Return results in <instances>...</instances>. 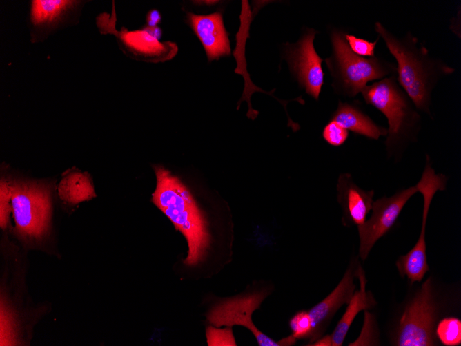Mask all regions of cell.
<instances>
[{"label": "cell", "instance_id": "cell-1", "mask_svg": "<svg viewBox=\"0 0 461 346\" xmlns=\"http://www.w3.org/2000/svg\"><path fill=\"white\" fill-rule=\"evenodd\" d=\"M374 30L396 60V79L417 109L431 119L432 93L442 79L452 75L455 68L430 53L410 30L398 35L380 21Z\"/></svg>", "mask_w": 461, "mask_h": 346}, {"label": "cell", "instance_id": "cell-2", "mask_svg": "<svg viewBox=\"0 0 461 346\" xmlns=\"http://www.w3.org/2000/svg\"><path fill=\"white\" fill-rule=\"evenodd\" d=\"M153 168L157 184L152 202L186 238L188 249L184 264L197 266L206 262L213 246L206 213L177 176L161 165H154Z\"/></svg>", "mask_w": 461, "mask_h": 346}, {"label": "cell", "instance_id": "cell-3", "mask_svg": "<svg viewBox=\"0 0 461 346\" xmlns=\"http://www.w3.org/2000/svg\"><path fill=\"white\" fill-rule=\"evenodd\" d=\"M366 104L387 119L384 142L386 157L398 163L407 149L418 140L422 129L421 113L391 75L367 85L360 93Z\"/></svg>", "mask_w": 461, "mask_h": 346}, {"label": "cell", "instance_id": "cell-4", "mask_svg": "<svg viewBox=\"0 0 461 346\" xmlns=\"http://www.w3.org/2000/svg\"><path fill=\"white\" fill-rule=\"evenodd\" d=\"M346 32L333 29L330 33L332 55L325 59L335 90L354 97L369 81L396 75V64L382 57H364L353 53L345 39Z\"/></svg>", "mask_w": 461, "mask_h": 346}, {"label": "cell", "instance_id": "cell-5", "mask_svg": "<svg viewBox=\"0 0 461 346\" xmlns=\"http://www.w3.org/2000/svg\"><path fill=\"white\" fill-rule=\"evenodd\" d=\"M11 205L16 236L37 245L48 236L51 227L50 184L43 180L11 179Z\"/></svg>", "mask_w": 461, "mask_h": 346}, {"label": "cell", "instance_id": "cell-6", "mask_svg": "<svg viewBox=\"0 0 461 346\" xmlns=\"http://www.w3.org/2000/svg\"><path fill=\"white\" fill-rule=\"evenodd\" d=\"M247 289L233 296L215 298L206 314L207 322L217 327L243 326L251 331L259 346H281L279 340L260 331L252 320L253 313L275 291L274 282L261 280L254 282Z\"/></svg>", "mask_w": 461, "mask_h": 346}, {"label": "cell", "instance_id": "cell-7", "mask_svg": "<svg viewBox=\"0 0 461 346\" xmlns=\"http://www.w3.org/2000/svg\"><path fill=\"white\" fill-rule=\"evenodd\" d=\"M438 305L435 300L431 279L428 278L406 307L401 316L395 345H436L435 326Z\"/></svg>", "mask_w": 461, "mask_h": 346}, {"label": "cell", "instance_id": "cell-8", "mask_svg": "<svg viewBox=\"0 0 461 346\" xmlns=\"http://www.w3.org/2000/svg\"><path fill=\"white\" fill-rule=\"evenodd\" d=\"M448 177L442 173H436L431 165L430 157L426 155V163L422 176L416 184L418 192L424 199L422 221L420 236L414 247L406 255L401 256L396 262L402 277L405 276L411 282H420L429 270L426 260L425 232L428 213L432 200L438 191L446 189Z\"/></svg>", "mask_w": 461, "mask_h": 346}, {"label": "cell", "instance_id": "cell-9", "mask_svg": "<svg viewBox=\"0 0 461 346\" xmlns=\"http://www.w3.org/2000/svg\"><path fill=\"white\" fill-rule=\"evenodd\" d=\"M112 8V17L105 14L97 19V24L101 33L113 34L118 40L121 48L132 58L148 62H163L176 55L178 48L172 41L161 42L153 32L151 27L129 31L122 27L120 31L115 28V12Z\"/></svg>", "mask_w": 461, "mask_h": 346}, {"label": "cell", "instance_id": "cell-10", "mask_svg": "<svg viewBox=\"0 0 461 346\" xmlns=\"http://www.w3.org/2000/svg\"><path fill=\"white\" fill-rule=\"evenodd\" d=\"M418 192L416 186L398 191L391 197L373 201L372 215L357 226L360 238L359 255L364 260L375 242L394 225L406 203Z\"/></svg>", "mask_w": 461, "mask_h": 346}, {"label": "cell", "instance_id": "cell-11", "mask_svg": "<svg viewBox=\"0 0 461 346\" xmlns=\"http://www.w3.org/2000/svg\"><path fill=\"white\" fill-rule=\"evenodd\" d=\"M317 33L318 31L315 29H306L288 52L291 70L299 84L316 101L319 99L324 77L322 67L324 59L316 52L313 44Z\"/></svg>", "mask_w": 461, "mask_h": 346}, {"label": "cell", "instance_id": "cell-12", "mask_svg": "<svg viewBox=\"0 0 461 346\" xmlns=\"http://www.w3.org/2000/svg\"><path fill=\"white\" fill-rule=\"evenodd\" d=\"M358 265L355 260L352 259L334 289L308 310L311 320V332L308 343L324 335L336 312L342 305L349 302L355 289L354 280L357 277Z\"/></svg>", "mask_w": 461, "mask_h": 346}, {"label": "cell", "instance_id": "cell-13", "mask_svg": "<svg viewBox=\"0 0 461 346\" xmlns=\"http://www.w3.org/2000/svg\"><path fill=\"white\" fill-rule=\"evenodd\" d=\"M187 23L202 43L209 61L230 55L228 34L220 12L208 15L187 12Z\"/></svg>", "mask_w": 461, "mask_h": 346}, {"label": "cell", "instance_id": "cell-14", "mask_svg": "<svg viewBox=\"0 0 461 346\" xmlns=\"http://www.w3.org/2000/svg\"><path fill=\"white\" fill-rule=\"evenodd\" d=\"M336 189L337 200L342 211V224L351 227L363 224L372 209L374 191L359 187L349 173L340 175Z\"/></svg>", "mask_w": 461, "mask_h": 346}, {"label": "cell", "instance_id": "cell-15", "mask_svg": "<svg viewBox=\"0 0 461 346\" xmlns=\"http://www.w3.org/2000/svg\"><path fill=\"white\" fill-rule=\"evenodd\" d=\"M330 120L335 121L347 131L374 140L386 137L388 133L387 128L375 123L359 106L347 102L338 103Z\"/></svg>", "mask_w": 461, "mask_h": 346}, {"label": "cell", "instance_id": "cell-16", "mask_svg": "<svg viewBox=\"0 0 461 346\" xmlns=\"http://www.w3.org/2000/svg\"><path fill=\"white\" fill-rule=\"evenodd\" d=\"M357 277L360 282V289L355 291L346 311L338 321L331 335L332 346H342L348 331L355 316L362 310L373 308L376 305L373 295L370 291H366V278L364 270L358 265Z\"/></svg>", "mask_w": 461, "mask_h": 346}, {"label": "cell", "instance_id": "cell-17", "mask_svg": "<svg viewBox=\"0 0 461 346\" xmlns=\"http://www.w3.org/2000/svg\"><path fill=\"white\" fill-rule=\"evenodd\" d=\"M58 194L61 200L72 205L96 196L90 175L75 169L63 173L58 185Z\"/></svg>", "mask_w": 461, "mask_h": 346}, {"label": "cell", "instance_id": "cell-18", "mask_svg": "<svg viewBox=\"0 0 461 346\" xmlns=\"http://www.w3.org/2000/svg\"><path fill=\"white\" fill-rule=\"evenodd\" d=\"M79 2L70 0H33L31 1L30 15L31 23L39 30L53 28Z\"/></svg>", "mask_w": 461, "mask_h": 346}, {"label": "cell", "instance_id": "cell-19", "mask_svg": "<svg viewBox=\"0 0 461 346\" xmlns=\"http://www.w3.org/2000/svg\"><path fill=\"white\" fill-rule=\"evenodd\" d=\"M435 336L442 344L447 346L461 344V321L455 317L443 318L438 324Z\"/></svg>", "mask_w": 461, "mask_h": 346}, {"label": "cell", "instance_id": "cell-20", "mask_svg": "<svg viewBox=\"0 0 461 346\" xmlns=\"http://www.w3.org/2000/svg\"><path fill=\"white\" fill-rule=\"evenodd\" d=\"M291 334L297 340H308L311 332V320L306 310L296 311L289 319Z\"/></svg>", "mask_w": 461, "mask_h": 346}, {"label": "cell", "instance_id": "cell-21", "mask_svg": "<svg viewBox=\"0 0 461 346\" xmlns=\"http://www.w3.org/2000/svg\"><path fill=\"white\" fill-rule=\"evenodd\" d=\"M206 336L208 346H236L232 327L220 328L210 325L206 329Z\"/></svg>", "mask_w": 461, "mask_h": 346}, {"label": "cell", "instance_id": "cell-22", "mask_svg": "<svg viewBox=\"0 0 461 346\" xmlns=\"http://www.w3.org/2000/svg\"><path fill=\"white\" fill-rule=\"evenodd\" d=\"M11 179L3 176L0 182V226L3 230L8 228L11 205Z\"/></svg>", "mask_w": 461, "mask_h": 346}, {"label": "cell", "instance_id": "cell-23", "mask_svg": "<svg viewBox=\"0 0 461 346\" xmlns=\"http://www.w3.org/2000/svg\"><path fill=\"white\" fill-rule=\"evenodd\" d=\"M345 39L353 53L364 57H372L375 56V47L380 37L377 36L375 40L371 41L346 32Z\"/></svg>", "mask_w": 461, "mask_h": 346}, {"label": "cell", "instance_id": "cell-24", "mask_svg": "<svg viewBox=\"0 0 461 346\" xmlns=\"http://www.w3.org/2000/svg\"><path fill=\"white\" fill-rule=\"evenodd\" d=\"M322 137L330 145L340 146L347 140L349 131L335 121L330 120L323 128Z\"/></svg>", "mask_w": 461, "mask_h": 346}, {"label": "cell", "instance_id": "cell-25", "mask_svg": "<svg viewBox=\"0 0 461 346\" xmlns=\"http://www.w3.org/2000/svg\"><path fill=\"white\" fill-rule=\"evenodd\" d=\"M161 19V15L157 10H151L146 15L147 26L151 28L157 27V24L159 23Z\"/></svg>", "mask_w": 461, "mask_h": 346}, {"label": "cell", "instance_id": "cell-26", "mask_svg": "<svg viewBox=\"0 0 461 346\" xmlns=\"http://www.w3.org/2000/svg\"><path fill=\"white\" fill-rule=\"evenodd\" d=\"M308 346H332L331 334H324L313 343H307Z\"/></svg>", "mask_w": 461, "mask_h": 346}]
</instances>
